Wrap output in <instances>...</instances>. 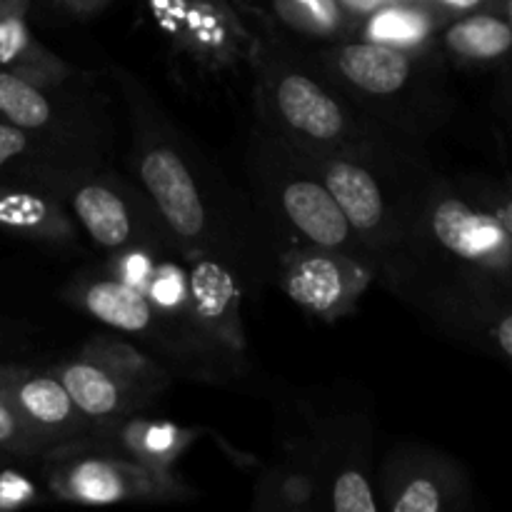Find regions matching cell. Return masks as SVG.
Returning <instances> with one entry per match:
<instances>
[{"mask_svg":"<svg viewBox=\"0 0 512 512\" xmlns=\"http://www.w3.org/2000/svg\"><path fill=\"white\" fill-rule=\"evenodd\" d=\"M155 25L170 48L208 73L248 63L255 30L233 0H148Z\"/></svg>","mask_w":512,"mask_h":512,"instance_id":"ba28073f","label":"cell"},{"mask_svg":"<svg viewBox=\"0 0 512 512\" xmlns=\"http://www.w3.org/2000/svg\"><path fill=\"white\" fill-rule=\"evenodd\" d=\"M58 3L73 15H78V18H88V15H95L108 8L113 0H58Z\"/></svg>","mask_w":512,"mask_h":512,"instance_id":"f546056e","label":"cell"},{"mask_svg":"<svg viewBox=\"0 0 512 512\" xmlns=\"http://www.w3.org/2000/svg\"><path fill=\"white\" fill-rule=\"evenodd\" d=\"M40 458L45 490L63 503H173L195 495L175 473L145 468L100 448L90 438L53 445Z\"/></svg>","mask_w":512,"mask_h":512,"instance_id":"5b68a950","label":"cell"},{"mask_svg":"<svg viewBox=\"0 0 512 512\" xmlns=\"http://www.w3.org/2000/svg\"><path fill=\"white\" fill-rule=\"evenodd\" d=\"M45 443L23 423L10 400L0 393V453L5 458H40Z\"/></svg>","mask_w":512,"mask_h":512,"instance_id":"484cf974","label":"cell"},{"mask_svg":"<svg viewBox=\"0 0 512 512\" xmlns=\"http://www.w3.org/2000/svg\"><path fill=\"white\" fill-rule=\"evenodd\" d=\"M5 460H8V458H5V455H3V453H0V463H5Z\"/></svg>","mask_w":512,"mask_h":512,"instance_id":"836d02e7","label":"cell"},{"mask_svg":"<svg viewBox=\"0 0 512 512\" xmlns=\"http://www.w3.org/2000/svg\"><path fill=\"white\" fill-rule=\"evenodd\" d=\"M90 428L148 410L173 383V370L128 340L95 335L55 365Z\"/></svg>","mask_w":512,"mask_h":512,"instance_id":"3957f363","label":"cell"},{"mask_svg":"<svg viewBox=\"0 0 512 512\" xmlns=\"http://www.w3.org/2000/svg\"><path fill=\"white\" fill-rule=\"evenodd\" d=\"M493 335H495V340H498L500 350H503V353L512 360V313L498 320Z\"/></svg>","mask_w":512,"mask_h":512,"instance_id":"4dcf8cb0","label":"cell"},{"mask_svg":"<svg viewBox=\"0 0 512 512\" xmlns=\"http://www.w3.org/2000/svg\"><path fill=\"white\" fill-rule=\"evenodd\" d=\"M270 10L283 28L308 40L338 43L355 35V20L340 0H273Z\"/></svg>","mask_w":512,"mask_h":512,"instance_id":"d4e9b609","label":"cell"},{"mask_svg":"<svg viewBox=\"0 0 512 512\" xmlns=\"http://www.w3.org/2000/svg\"><path fill=\"white\" fill-rule=\"evenodd\" d=\"M88 438L100 448L123 455L145 468L175 473L180 458L200 438V430L185 428L173 420L150 418L145 410H138L98 425L90 430Z\"/></svg>","mask_w":512,"mask_h":512,"instance_id":"d6986e66","label":"cell"},{"mask_svg":"<svg viewBox=\"0 0 512 512\" xmlns=\"http://www.w3.org/2000/svg\"><path fill=\"white\" fill-rule=\"evenodd\" d=\"M435 10H438L443 18L453 20L460 15L478 13V10H493L498 5H503L505 0H428Z\"/></svg>","mask_w":512,"mask_h":512,"instance_id":"83f0119b","label":"cell"},{"mask_svg":"<svg viewBox=\"0 0 512 512\" xmlns=\"http://www.w3.org/2000/svg\"><path fill=\"white\" fill-rule=\"evenodd\" d=\"M73 213L80 233L108 255L135 245L178 248L138 188L105 173L98 165H73L45 180Z\"/></svg>","mask_w":512,"mask_h":512,"instance_id":"8992f818","label":"cell"},{"mask_svg":"<svg viewBox=\"0 0 512 512\" xmlns=\"http://www.w3.org/2000/svg\"><path fill=\"white\" fill-rule=\"evenodd\" d=\"M378 493L388 512H443L458 505L463 490L453 463L430 450L398 448L380 465Z\"/></svg>","mask_w":512,"mask_h":512,"instance_id":"e0dca14e","label":"cell"},{"mask_svg":"<svg viewBox=\"0 0 512 512\" xmlns=\"http://www.w3.org/2000/svg\"><path fill=\"white\" fill-rule=\"evenodd\" d=\"M48 490L40 488L38 480L25 470L0 463V512H13L38 505Z\"/></svg>","mask_w":512,"mask_h":512,"instance_id":"4316f807","label":"cell"},{"mask_svg":"<svg viewBox=\"0 0 512 512\" xmlns=\"http://www.w3.org/2000/svg\"><path fill=\"white\" fill-rule=\"evenodd\" d=\"M125 100L133 118V168L138 190L185 258L218 255L225 243L218 218L210 210L190 153L180 145L138 83L125 78Z\"/></svg>","mask_w":512,"mask_h":512,"instance_id":"7a4b0ae2","label":"cell"},{"mask_svg":"<svg viewBox=\"0 0 512 512\" xmlns=\"http://www.w3.org/2000/svg\"><path fill=\"white\" fill-rule=\"evenodd\" d=\"M418 223L450 258L490 275L512 270V238L493 210L478 208L455 193L433 190L425 198Z\"/></svg>","mask_w":512,"mask_h":512,"instance_id":"8fae6325","label":"cell"},{"mask_svg":"<svg viewBox=\"0 0 512 512\" xmlns=\"http://www.w3.org/2000/svg\"><path fill=\"white\" fill-rule=\"evenodd\" d=\"M508 18L512 20V3H510V15H508Z\"/></svg>","mask_w":512,"mask_h":512,"instance_id":"e575fe53","label":"cell"},{"mask_svg":"<svg viewBox=\"0 0 512 512\" xmlns=\"http://www.w3.org/2000/svg\"><path fill=\"white\" fill-rule=\"evenodd\" d=\"M190 325L223 358H243L248 338L243 328V288L228 260L190 255Z\"/></svg>","mask_w":512,"mask_h":512,"instance_id":"5bb4252c","label":"cell"},{"mask_svg":"<svg viewBox=\"0 0 512 512\" xmlns=\"http://www.w3.org/2000/svg\"><path fill=\"white\" fill-rule=\"evenodd\" d=\"M63 295L70 305L83 310L100 325L125 335V338H135L150 345L155 353L173 355L170 350H175V355H190L188 350H195L205 360L220 355L205 343H200L198 338L170 325L138 288L120 280L110 270L80 275L65 288Z\"/></svg>","mask_w":512,"mask_h":512,"instance_id":"30bf717a","label":"cell"},{"mask_svg":"<svg viewBox=\"0 0 512 512\" xmlns=\"http://www.w3.org/2000/svg\"><path fill=\"white\" fill-rule=\"evenodd\" d=\"M73 165H98V160L0 120V180L45 185L50 175Z\"/></svg>","mask_w":512,"mask_h":512,"instance_id":"7402d4cb","label":"cell"},{"mask_svg":"<svg viewBox=\"0 0 512 512\" xmlns=\"http://www.w3.org/2000/svg\"><path fill=\"white\" fill-rule=\"evenodd\" d=\"M25 15L8 13L0 18V70L43 85H65L75 75L73 65L35 38Z\"/></svg>","mask_w":512,"mask_h":512,"instance_id":"603a6c76","label":"cell"},{"mask_svg":"<svg viewBox=\"0 0 512 512\" xmlns=\"http://www.w3.org/2000/svg\"><path fill=\"white\" fill-rule=\"evenodd\" d=\"M328 80L358 100L395 103L418 80V55L360 38L325 43L318 55Z\"/></svg>","mask_w":512,"mask_h":512,"instance_id":"4fadbf2b","label":"cell"},{"mask_svg":"<svg viewBox=\"0 0 512 512\" xmlns=\"http://www.w3.org/2000/svg\"><path fill=\"white\" fill-rule=\"evenodd\" d=\"M0 230L53 250L80 243V228L68 205L45 185L23 180H0Z\"/></svg>","mask_w":512,"mask_h":512,"instance_id":"ac0fdd59","label":"cell"},{"mask_svg":"<svg viewBox=\"0 0 512 512\" xmlns=\"http://www.w3.org/2000/svg\"><path fill=\"white\" fill-rule=\"evenodd\" d=\"M303 155L328 185L335 203L368 250L375 270L400 283L405 275V248L410 243V215L405 213V200L395 203V198H390L375 170V160L353 153Z\"/></svg>","mask_w":512,"mask_h":512,"instance_id":"52a82bcc","label":"cell"},{"mask_svg":"<svg viewBox=\"0 0 512 512\" xmlns=\"http://www.w3.org/2000/svg\"><path fill=\"white\" fill-rule=\"evenodd\" d=\"M493 213H495V218H498L500 223H503V228L508 230V235L512 238V198L503 200V203L495 205Z\"/></svg>","mask_w":512,"mask_h":512,"instance_id":"1f68e13d","label":"cell"},{"mask_svg":"<svg viewBox=\"0 0 512 512\" xmlns=\"http://www.w3.org/2000/svg\"><path fill=\"white\" fill-rule=\"evenodd\" d=\"M278 283L310 318L335 323L358 308L378 270L343 250L300 243L278 258Z\"/></svg>","mask_w":512,"mask_h":512,"instance_id":"9c48e42d","label":"cell"},{"mask_svg":"<svg viewBox=\"0 0 512 512\" xmlns=\"http://www.w3.org/2000/svg\"><path fill=\"white\" fill-rule=\"evenodd\" d=\"M325 498L323 458L318 435L310 440H290L278 460L260 473L255 488V510L298 512L313 510Z\"/></svg>","mask_w":512,"mask_h":512,"instance_id":"ffe728a7","label":"cell"},{"mask_svg":"<svg viewBox=\"0 0 512 512\" xmlns=\"http://www.w3.org/2000/svg\"><path fill=\"white\" fill-rule=\"evenodd\" d=\"M0 393L10 400L23 423L43 440L45 448L83 440L93 430L53 368L3 363Z\"/></svg>","mask_w":512,"mask_h":512,"instance_id":"9a60e30c","label":"cell"},{"mask_svg":"<svg viewBox=\"0 0 512 512\" xmlns=\"http://www.w3.org/2000/svg\"><path fill=\"white\" fill-rule=\"evenodd\" d=\"M258 80L263 128L303 153H353L378 158V138L350 110L345 98L308 73L270 30H255L248 58Z\"/></svg>","mask_w":512,"mask_h":512,"instance_id":"6da1fadb","label":"cell"},{"mask_svg":"<svg viewBox=\"0 0 512 512\" xmlns=\"http://www.w3.org/2000/svg\"><path fill=\"white\" fill-rule=\"evenodd\" d=\"M0 120L28 133L58 140L98 160L93 115L75 108L63 85H43L0 70Z\"/></svg>","mask_w":512,"mask_h":512,"instance_id":"7c38bea8","label":"cell"},{"mask_svg":"<svg viewBox=\"0 0 512 512\" xmlns=\"http://www.w3.org/2000/svg\"><path fill=\"white\" fill-rule=\"evenodd\" d=\"M388 3H398V0H340V5L345 8V13L355 20V28H358L360 20L368 18L370 13H375V10L383 8V5H388Z\"/></svg>","mask_w":512,"mask_h":512,"instance_id":"f1b7e54d","label":"cell"},{"mask_svg":"<svg viewBox=\"0 0 512 512\" xmlns=\"http://www.w3.org/2000/svg\"><path fill=\"white\" fill-rule=\"evenodd\" d=\"M323 458L325 508L335 512L380 510L378 485L370 473V425L360 418H335L318 428Z\"/></svg>","mask_w":512,"mask_h":512,"instance_id":"2e32d148","label":"cell"},{"mask_svg":"<svg viewBox=\"0 0 512 512\" xmlns=\"http://www.w3.org/2000/svg\"><path fill=\"white\" fill-rule=\"evenodd\" d=\"M438 40L450 58L463 63H490L512 50V20L498 8L478 10L448 20Z\"/></svg>","mask_w":512,"mask_h":512,"instance_id":"cb8c5ba5","label":"cell"},{"mask_svg":"<svg viewBox=\"0 0 512 512\" xmlns=\"http://www.w3.org/2000/svg\"><path fill=\"white\" fill-rule=\"evenodd\" d=\"M30 0H0V18L8 13H28Z\"/></svg>","mask_w":512,"mask_h":512,"instance_id":"d6a6232c","label":"cell"},{"mask_svg":"<svg viewBox=\"0 0 512 512\" xmlns=\"http://www.w3.org/2000/svg\"><path fill=\"white\" fill-rule=\"evenodd\" d=\"M445 23L448 18H443L428 0H398L360 20L353 38L425 58L433 53Z\"/></svg>","mask_w":512,"mask_h":512,"instance_id":"44dd1931","label":"cell"},{"mask_svg":"<svg viewBox=\"0 0 512 512\" xmlns=\"http://www.w3.org/2000/svg\"><path fill=\"white\" fill-rule=\"evenodd\" d=\"M255 180L270 213L290 233L298 235L300 243L343 250L370 260L368 250L313 163L265 128L260 130L255 148Z\"/></svg>","mask_w":512,"mask_h":512,"instance_id":"277c9868","label":"cell"}]
</instances>
